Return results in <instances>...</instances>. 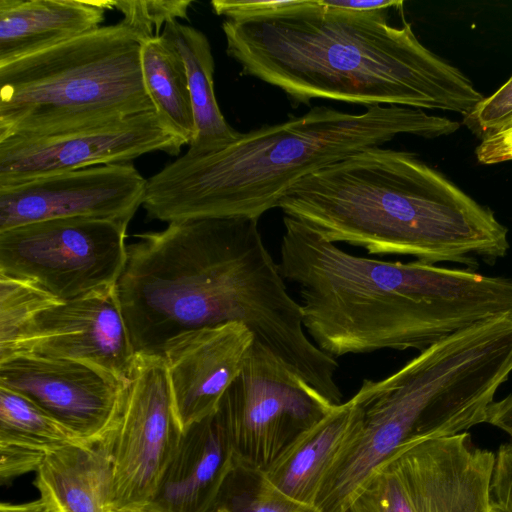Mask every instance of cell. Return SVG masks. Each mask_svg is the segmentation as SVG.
<instances>
[{
	"label": "cell",
	"mask_w": 512,
	"mask_h": 512,
	"mask_svg": "<svg viewBox=\"0 0 512 512\" xmlns=\"http://www.w3.org/2000/svg\"><path fill=\"white\" fill-rule=\"evenodd\" d=\"M18 355L65 359L93 367L125 385L136 352L122 314L116 287L34 314L0 361Z\"/></svg>",
	"instance_id": "obj_11"
},
{
	"label": "cell",
	"mask_w": 512,
	"mask_h": 512,
	"mask_svg": "<svg viewBox=\"0 0 512 512\" xmlns=\"http://www.w3.org/2000/svg\"><path fill=\"white\" fill-rule=\"evenodd\" d=\"M143 82L163 126L184 145L195 136V121L184 62L161 35L141 44Z\"/></svg>",
	"instance_id": "obj_22"
},
{
	"label": "cell",
	"mask_w": 512,
	"mask_h": 512,
	"mask_svg": "<svg viewBox=\"0 0 512 512\" xmlns=\"http://www.w3.org/2000/svg\"><path fill=\"white\" fill-rule=\"evenodd\" d=\"M111 460L105 438L52 452L36 471L35 486L57 512H107Z\"/></svg>",
	"instance_id": "obj_19"
},
{
	"label": "cell",
	"mask_w": 512,
	"mask_h": 512,
	"mask_svg": "<svg viewBox=\"0 0 512 512\" xmlns=\"http://www.w3.org/2000/svg\"><path fill=\"white\" fill-rule=\"evenodd\" d=\"M115 0H0V65L101 27Z\"/></svg>",
	"instance_id": "obj_18"
},
{
	"label": "cell",
	"mask_w": 512,
	"mask_h": 512,
	"mask_svg": "<svg viewBox=\"0 0 512 512\" xmlns=\"http://www.w3.org/2000/svg\"><path fill=\"white\" fill-rule=\"evenodd\" d=\"M386 463L414 512H501L490 489L495 454L475 446L467 432L407 446Z\"/></svg>",
	"instance_id": "obj_14"
},
{
	"label": "cell",
	"mask_w": 512,
	"mask_h": 512,
	"mask_svg": "<svg viewBox=\"0 0 512 512\" xmlns=\"http://www.w3.org/2000/svg\"><path fill=\"white\" fill-rule=\"evenodd\" d=\"M191 0H120L114 9L143 40L161 35V28L172 21L188 20Z\"/></svg>",
	"instance_id": "obj_25"
},
{
	"label": "cell",
	"mask_w": 512,
	"mask_h": 512,
	"mask_svg": "<svg viewBox=\"0 0 512 512\" xmlns=\"http://www.w3.org/2000/svg\"><path fill=\"white\" fill-rule=\"evenodd\" d=\"M491 496L501 512H512V441L501 445L495 455Z\"/></svg>",
	"instance_id": "obj_28"
},
{
	"label": "cell",
	"mask_w": 512,
	"mask_h": 512,
	"mask_svg": "<svg viewBox=\"0 0 512 512\" xmlns=\"http://www.w3.org/2000/svg\"><path fill=\"white\" fill-rule=\"evenodd\" d=\"M258 220L188 219L135 235L116 285L133 348L162 356L180 334L238 322L336 402L342 397L338 362L307 336L300 304L266 248Z\"/></svg>",
	"instance_id": "obj_1"
},
{
	"label": "cell",
	"mask_w": 512,
	"mask_h": 512,
	"mask_svg": "<svg viewBox=\"0 0 512 512\" xmlns=\"http://www.w3.org/2000/svg\"><path fill=\"white\" fill-rule=\"evenodd\" d=\"M212 512H319L271 486L261 471L237 463L227 477Z\"/></svg>",
	"instance_id": "obj_23"
},
{
	"label": "cell",
	"mask_w": 512,
	"mask_h": 512,
	"mask_svg": "<svg viewBox=\"0 0 512 512\" xmlns=\"http://www.w3.org/2000/svg\"><path fill=\"white\" fill-rule=\"evenodd\" d=\"M254 339L247 326L229 322L180 334L166 344L162 357L182 430L217 410Z\"/></svg>",
	"instance_id": "obj_15"
},
{
	"label": "cell",
	"mask_w": 512,
	"mask_h": 512,
	"mask_svg": "<svg viewBox=\"0 0 512 512\" xmlns=\"http://www.w3.org/2000/svg\"><path fill=\"white\" fill-rule=\"evenodd\" d=\"M237 459L217 410L186 427L146 507L156 512H212Z\"/></svg>",
	"instance_id": "obj_16"
},
{
	"label": "cell",
	"mask_w": 512,
	"mask_h": 512,
	"mask_svg": "<svg viewBox=\"0 0 512 512\" xmlns=\"http://www.w3.org/2000/svg\"><path fill=\"white\" fill-rule=\"evenodd\" d=\"M80 439L26 396L0 386V478L36 472L52 452Z\"/></svg>",
	"instance_id": "obj_20"
},
{
	"label": "cell",
	"mask_w": 512,
	"mask_h": 512,
	"mask_svg": "<svg viewBox=\"0 0 512 512\" xmlns=\"http://www.w3.org/2000/svg\"><path fill=\"white\" fill-rule=\"evenodd\" d=\"M50 509L51 507L42 497L28 503H1L0 505V512H48Z\"/></svg>",
	"instance_id": "obj_32"
},
{
	"label": "cell",
	"mask_w": 512,
	"mask_h": 512,
	"mask_svg": "<svg viewBox=\"0 0 512 512\" xmlns=\"http://www.w3.org/2000/svg\"><path fill=\"white\" fill-rule=\"evenodd\" d=\"M283 223L280 273L298 289L307 334L334 358L422 351L485 320L512 318V279L357 256L299 220Z\"/></svg>",
	"instance_id": "obj_3"
},
{
	"label": "cell",
	"mask_w": 512,
	"mask_h": 512,
	"mask_svg": "<svg viewBox=\"0 0 512 512\" xmlns=\"http://www.w3.org/2000/svg\"><path fill=\"white\" fill-rule=\"evenodd\" d=\"M285 216L332 243L475 268L509 249L494 213L414 154L369 147L296 183L278 203Z\"/></svg>",
	"instance_id": "obj_4"
},
{
	"label": "cell",
	"mask_w": 512,
	"mask_h": 512,
	"mask_svg": "<svg viewBox=\"0 0 512 512\" xmlns=\"http://www.w3.org/2000/svg\"><path fill=\"white\" fill-rule=\"evenodd\" d=\"M0 386L26 396L80 439L95 443L113 428L125 385L80 362L18 355L0 361Z\"/></svg>",
	"instance_id": "obj_13"
},
{
	"label": "cell",
	"mask_w": 512,
	"mask_h": 512,
	"mask_svg": "<svg viewBox=\"0 0 512 512\" xmlns=\"http://www.w3.org/2000/svg\"><path fill=\"white\" fill-rule=\"evenodd\" d=\"M510 126H512V120H511V121L509 122V124H508L506 127H504V128H507V127H510ZM504 128H502V129H504ZM500 130H501V129H500Z\"/></svg>",
	"instance_id": "obj_34"
},
{
	"label": "cell",
	"mask_w": 512,
	"mask_h": 512,
	"mask_svg": "<svg viewBox=\"0 0 512 512\" xmlns=\"http://www.w3.org/2000/svg\"><path fill=\"white\" fill-rule=\"evenodd\" d=\"M459 124L422 109L371 106L348 113L317 106L300 116L241 133L212 153L187 152L147 179L143 208L150 219L250 217L278 206L314 172L398 135H450Z\"/></svg>",
	"instance_id": "obj_5"
},
{
	"label": "cell",
	"mask_w": 512,
	"mask_h": 512,
	"mask_svg": "<svg viewBox=\"0 0 512 512\" xmlns=\"http://www.w3.org/2000/svg\"><path fill=\"white\" fill-rule=\"evenodd\" d=\"M336 405L254 339L217 413L237 463L264 471Z\"/></svg>",
	"instance_id": "obj_8"
},
{
	"label": "cell",
	"mask_w": 512,
	"mask_h": 512,
	"mask_svg": "<svg viewBox=\"0 0 512 512\" xmlns=\"http://www.w3.org/2000/svg\"><path fill=\"white\" fill-rule=\"evenodd\" d=\"M486 423L503 430L512 438V393L491 404Z\"/></svg>",
	"instance_id": "obj_31"
},
{
	"label": "cell",
	"mask_w": 512,
	"mask_h": 512,
	"mask_svg": "<svg viewBox=\"0 0 512 512\" xmlns=\"http://www.w3.org/2000/svg\"><path fill=\"white\" fill-rule=\"evenodd\" d=\"M130 163L92 166L0 186V231L63 218L112 220L129 225L146 192Z\"/></svg>",
	"instance_id": "obj_12"
},
{
	"label": "cell",
	"mask_w": 512,
	"mask_h": 512,
	"mask_svg": "<svg viewBox=\"0 0 512 512\" xmlns=\"http://www.w3.org/2000/svg\"><path fill=\"white\" fill-rule=\"evenodd\" d=\"M467 118L487 134L506 127L512 120V77L484 98Z\"/></svg>",
	"instance_id": "obj_27"
},
{
	"label": "cell",
	"mask_w": 512,
	"mask_h": 512,
	"mask_svg": "<svg viewBox=\"0 0 512 512\" xmlns=\"http://www.w3.org/2000/svg\"><path fill=\"white\" fill-rule=\"evenodd\" d=\"M161 36L180 54L187 74L195 121V136L187 150L191 155L215 152L234 142L236 131L223 116L214 91V59L209 40L200 30L172 21Z\"/></svg>",
	"instance_id": "obj_21"
},
{
	"label": "cell",
	"mask_w": 512,
	"mask_h": 512,
	"mask_svg": "<svg viewBox=\"0 0 512 512\" xmlns=\"http://www.w3.org/2000/svg\"><path fill=\"white\" fill-rule=\"evenodd\" d=\"M107 512H156L146 506L143 507H133V508H124V509H108Z\"/></svg>",
	"instance_id": "obj_33"
},
{
	"label": "cell",
	"mask_w": 512,
	"mask_h": 512,
	"mask_svg": "<svg viewBox=\"0 0 512 512\" xmlns=\"http://www.w3.org/2000/svg\"><path fill=\"white\" fill-rule=\"evenodd\" d=\"M361 420L362 410L352 398L336 405L300 434L262 475L288 498L314 506L327 474Z\"/></svg>",
	"instance_id": "obj_17"
},
{
	"label": "cell",
	"mask_w": 512,
	"mask_h": 512,
	"mask_svg": "<svg viewBox=\"0 0 512 512\" xmlns=\"http://www.w3.org/2000/svg\"><path fill=\"white\" fill-rule=\"evenodd\" d=\"M476 155L483 164L512 160V126L487 134L477 147Z\"/></svg>",
	"instance_id": "obj_29"
},
{
	"label": "cell",
	"mask_w": 512,
	"mask_h": 512,
	"mask_svg": "<svg viewBox=\"0 0 512 512\" xmlns=\"http://www.w3.org/2000/svg\"><path fill=\"white\" fill-rule=\"evenodd\" d=\"M182 432L164 358L136 354L116 422L105 437L112 471L108 509L148 505Z\"/></svg>",
	"instance_id": "obj_9"
},
{
	"label": "cell",
	"mask_w": 512,
	"mask_h": 512,
	"mask_svg": "<svg viewBox=\"0 0 512 512\" xmlns=\"http://www.w3.org/2000/svg\"><path fill=\"white\" fill-rule=\"evenodd\" d=\"M324 2L330 8L356 12L389 10L403 4L402 1L395 0H324Z\"/></svg>",
	"instance_id": "obj_30"
},
{
	"label": "cell",
	"mask_w": 512,
	"mask_h": 512,
	"mask_svg": "<svg viewBox=\"0 0 512 512\" xmlns=\"http://www.w3.org/2000/svg\"><path fill=\"white\" fill-rule=\"evenodd\" d=\"M184 144L155 111L57 132L0 139V186L98 165L130 163L155 151L176 156Z\"/></svg>",
	"instance_id": "obj_10"
},
{
	"label": "cell",
	"mask_w": 512,
	"mask_h": 512,
	"mask_svg": "<svg viewBox=\"0 0 512 512\" xmlns=\"http://www.w3.org/2000/svg\"><path fill=\"white\" fill-rule=\"evenodd\" d=\"M344 512H414L403 484L389 465L384 464Z\"/></svg>",
	"instance_id": "obj_26"
},
{
	"label": "cell",
	"mask_w": 512,
	"mask_h": 512,
	"mask_svg": "<svg viewBox=\"0 0 512 512\" xmlns=\"http://www.w3.org/2000/svg\"><path fill=\"white\" fill-rule=\"evenodd\" d=\"M141 37L123 21L0 65V139L154 111Z\"/></svg>",
	"instance_id": "obj_6"
},
{
	"label": "cell",
	"mask_w": 512,
	"mask_h": 512,
	"mask_svg": "<svg viewBox=\"0 0 512 512\" xmlns=\"http://www.w3.org/2000/svg\"><path fill=\"white\" fill-rule=\"evenodd\" d=\"M55 302L28 281L0 275V351L12 344L34 314Z\"/></svg>",
	"instance_id": "obj_24"
},
{
	"label": "cell",
	"mask_w": 512,
	"mask_h": 512,
	"mask_svg": "<svg viewBox=\"0 0 512 512\" xmlns=\"http://www.w3.org/2000/svg\"><path fill=\"white\" fill-rule=\"evenodd\" d=\"M387 11L301 0L277 15L225 20L226 53L243 74L279 88L293 104L327 99L469 115L482 94L426 48L409 23L390 25Z\"/></svg>",
	"instance_id": "obj_2"
},
{
	"label": "cell",
	"mask_w": 512,
	"mask_h": 512,
	"mask_svg": "<svg viewBox=\"0 0 512 512\" xmlns=\"http://www.w3.org/2000/svg\"><path fill=\"white\" fill-rule=\"evenodd\" d=\"M48 512H57V511L51 508Z\"/></svg>",
	"instance_id": "obj_35"
},
{
	"label": "cell",
	"mask_w": 512,
	"mask_h": 512,
	"mask_svg": "<svg viewBox=\"0 0 512 512\" xmlns=\"http://www.w3.org/2000/svg\"><path fill=\"white\" fill-rule=\"evenodd\" d=\"M127 227L63 218L0 231V275L28 281L62 302L109 290L127 262Z\"/></svg>",
	"instance_id": "obj_7"
}]
</instances>
